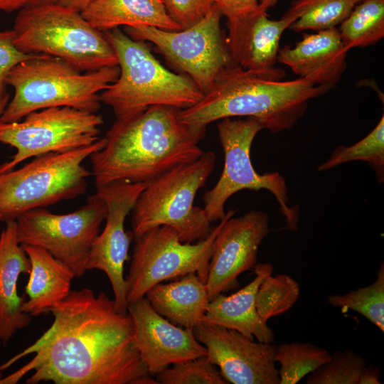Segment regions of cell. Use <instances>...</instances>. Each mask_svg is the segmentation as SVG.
I'll return each mask as SVG.
<instances>
[{
    "instance_id": "10",
    "label": "cell",
    "mask_w": 384,
    "mask_h": 384,
    "mask_svg": "<svg viewBox=\"0 0 384 384\" xmlns=\"http://www.w3.org/2000/svg\"><path fill=\"white\" fill-rule=\"evenodd\" d=\"M236 210L225 213L210 235L196 243L180 240L172 228H154L134 240L129 273L125 278L127 303L144 297L153 286L196 273L206 282L213 241L223 223Z\"/></svg>"
},
{
    "instance_id": "16",
    "label": "cell",
    "mask_w": 384,
    "mask_h": 384,
    "mask_svg": "<svg viewBox=\"0 0 384 384\" xmlns=\"http://www.w3.org/2000/svg\"><path fill=\"white\" fill-rule=\"evenodd\" d=\"M269 233V215L252 210L227 219L213 244L206 282L208 300L239 286L238 277L257 264L259 247Z\"/></svg>"
},
{
    "instance_id": "19",
    "label": "cell",
    "mask_w": 384,
    "mask_h": 384,
    "mask_svg": "<svg viewBox=\"0 0 384 384\" xmlns=\"http://www.w3.org/2000/svg\"><path fill=\"white\" fill-rule=\"evenodd\" d=\"M348 50L336 28L304 33L293 47L279 48L277 62L314 85L334 88L346 68Z\"/></svg>"
},
{
    "instance_id": "2",
    "label": "cell",
    "mask_w": 384,
    "mask_h": 384,
    "mask_svg": "<svg viewBox=\"0 0 384 384\" xmlns=\"http://www.w3.org/2000/svg\"><path fill=\"white\" fill-rule=\"evenodd\" d=\"M179 110L155 105L116 119L106 133L105 146L90 156L96 187L117 181L146 183L201 156L204 151L198 144L206 127L182 122Z\"/></svg>"
},
{
    "instance_id": "33",
    "label": "cell",
    "mask_w": 384,
    "mask_h": 384,
    "mask_svg": "<svg viewBox=\"0 0 384 384\" xmlns=\"http://www.w3.org/2000/svg\"><path fill=\"white\" fill-rule=\"evenodd\" d=\"M169 16L182 29L201 20L211 9L213 0H163Z\"/></svg>"
},
{
    "instance_id": "26",
    "label": "cell",
    "mask_w": 384,
    "mask_h": 384,
    "mask_svg": "<svg viewBox=\"0 0 384 384\" xmlns=\"http://www.w3.org/2000/svg\"><path fill=\"white\" fill-rule=\"evenodd\" d=\"M356 0H295L286 12L297 20L289 28L294 32L336 28L351 14Z\"/></svg>"
},
{
    "instance_id": "8",
    "label": "cell",
    "mask_w": 384,
    "mask_h": 384,
    "mask_svg": "<svg viewBox=\"0 0 384 384\" xmlns=\"http://www.w3.org/2000/svg\"><path fill=\"white\" fill-rule=\"evenodd\" d=\"M105 143L103 137L72 151L36 156L18 169L0 174L1 221L85 193L92 172L83 161Z\"/></svg>"
},
{
    "instance_id": "28",
    "label": "cell",
    "mask_w": 384,
    "mask_h": 384,
    "mask_svg": "<svg viewBox=\"0 0 384 384\" xmlns=\"http://www.w3.org/2000/svg\"><path fill=\"white\" fill-rule=\"evenodd\" d=\"M363 161L373 169L377 181H384V116L363 139L350 146H339L330 157L318 167L325 171L346 162Z\"/></svg>"
},
{
    "instance_id": "6",
    "label": "cell",
    "mask_w": 384,
    "mask_h": 384,
    "mask_svg": "<svg viewBox=\"0 0 384 384\" xmlns=\"http://www.w3.org/2000/svg\"><path fill=\"white\" fill-rule=\"evenodd\" d=\"M13 31L21 51L60 58L81 72L118 65L104 32L81 13L55 3L26 6L19 10Z\"/></svg>"
},
{
    "instance_id": "32",
    "label": "cell",
    "mask_w": 384,
    "mask_h": 384,
    "mask_svg": "<svg viewBox=\"0 0 384 384\" xmlns=\"http://www.w3.org/2000/svg\"><path fill=\"white\" fill-rule=\"evenodd\" d=\"M156 381L161 384L228 383L206 356L174 364L156 373Z\"/></svg>"
},
{
    "instance_id": "4",
    "label": "cell",
    "mask_w": 384,
    "mask_h": 384,
    "mask_svg": "<svg viewBox=\"0 0 384 384\" xmlns=\"http://www.w3.org/2000/svg\"><path fill=\"white\" fill-rule=\"evenodd\" d=\"M119 75L118 65L81 72L60 58L38 54L9 73L6 85L14 88V95L0 114V122H18L33 111L52 107L97 113L100 92Z\"/></svg>"
},
{
    "instance_id": "5",
    "label": "cell",
    "mask_w": 384,
    "mask_h": 384,
    "mask_svg": "<svg viewBox=\"0 0 384 384\" xmlns=\"http://www.w3.org/2000/svg\"><path fill=\"white\" fill-rule=\"evenodd\" d=\"M119 68L117 79L100 92L116 119L129 118L155 105L192 107L204 94L183 75L174 73L152 55L146 41L132 39L119 28L104 31Z\"/></svg>"
},
{
    "instance_id": "35",
    "label": "cell",
    "mask_w": 384,
    "mask_h": 384,
    "mask_svg": "<svg viewBox=\"0 0 384 384\" xmlns=\"http://www.w3.org/2000/svg\"><path fill=\"white\" fill-rule=\"evenodd\" d=\"M222 16L228 20L238 18L256 10L259 0H213Z\"/></svg>"
},
{
    "instance_id": "44",
    "label": "cell",
    "mask_w": 384,
    "mask_h": 384,
    "mask_svg": "<svg viewBox=\"0 0 384 384\" xmlns=\"http://www.w3.org/2000/svg\"><path fill=\"white\" fill-rule=\"evenodd\" d=\"M0 221H1V218H0Z\"/></svg>"
},
{
    "instance_id": "38",
    "label": "cell",
    "mask_w": 384,
    "mask_h": 384,
    "mask_svg": "<svg viewBox=\"0 0 384 384\" xmlns=\"http://www.w3.org/2000/svg\"><path fill=\"white\" fill-rule=\"evenodd\" d=\"M27 6V0H0V11L11 13Z\"/></svg>"
},
{
    "instance_id": "29",
    "label": "cell",
    "mask_w": 384,
    "mask_h": 384,
    "mask_svg": "<svg viewBox=\"0 0 384 384\" xmlns=\"http://www.w3.org/2000/svg\"><path fill=\"white\" fill-rule=\"evenodd\" d=\"M327 302L343 310L351 309L361 314L384 331V263L381 262L376 279L370 285L351 290L345 294H333Z\"/></svg>"
},
{
    "instance_id": "24",
    "label": "cell",
    "mask_w": 384,
    "mask_h": 384,
    "mask_svg": "<svg viewBox=\"0 0 384 384\" xmlns=\"http://www.w3.org/2000/svg\"><path fill=\"white\" fill-rule=\"evenodd\" d=\"M81 14L103 32L120 26L182 29L168 14L163 0H93Z\"/></svg>"
},
{
    "instance_id": "17",
    "label": "cell",
    "mask_w": 384,
    "mask_h": 384,
    "mask_svg": "<svg viewBox=\"0 0 384 384\" xmlns=\"http://www.w3.org/2000/svg\"><path fill=\"white\" fill-rule=\"evenodd\" d=\"M134 327V343L149 373L156 374L171 364L206 356V348L193 329L176 326L158 314L144 297L129 303Z\"/></svg>"
},
{
    "instance_id": "3",
    "label": "cell",
    "mask_w": 384,
    "mask_h": 384,
    "mask_svg": "<svg viewBox=\"0 0 384 384\" xmlns=\"http://www.w3.org/2000/svg\"><path fill=\"white\" fill-rule=\"evenodd\" d=\"M331 88L298 78L271 80L235 64L225 68L210 90L191 107L180 110V120L188 125L207 127L228 117H252L265 129L277 133L292 129L304 116L311 99Z\"/></svg>"
},
{
    "instance_id": "41",
    "label": "cell",
    "mask_w": 384,
    "mask_h": 384,
    "mask_svg": "<svg viewBox=\"0 0 384 384\" xmlns=\"http://www.w3.org/2000/svg\"><path fill=\"white\" fill-rule=\"evenodd\" d=\"M10 96L9 93H7L4 98L0 101V114L7 105L9 101Z\"/></svg>"
},
{
    "instance_id": "36",
    "label": "cell",
    "mask_w": 384,
    "mask_h": 384,
    "mask_svg": "<svg viewBox=\"0 0 384 384\" xmlns=\"http://www.w3.org/2000/svg\"><path fill=\"white\" fill-rule=\"evenodd\" d=\"M380 375L378 367L366 365L361 373L358 384H380Z\"/></svg>"
},
{
    "instance_id": "37",
    "label": "cell",
    "mask_w": 384,
    "mask_h": 384,
    "mask_svg": "<svg viewBox=\"0 0 384 384\" xmlns=\"http://www.w3.org/2000/svg\"><path fill=\"white\" fill-rule=\"evenodd\" d=\"M93 0H56L62 6L82 13Z\"/></svg>"
},
{
    "instance_id": "14",
    "label": "cell",
    "mask_w": 384,
    "mask_h": 384,
    "mask_svg": "<svg viewBox=\"0 0 384 384\" xmlns=\"http://www.w3.org/2000/svg\"><path fill=\"white\" fill-rule=\"evenodd\" d=\"M145 183L117 181L97 187V193L105 201L107 213L105 226L95 238L87 261L86 270H100L107 276L117 308L127 312L124 265L128 259L132 231H125L124 222Z\"/></svg>"
},
{
    "instance_id": "23",
    "label": "cell",
    "mask_w": 384,
    "mask_h": 384,
    "mask_svg": "<svg viewBox=\"0 0 384 384\" xmlns=\"http://www.w3.org/2000/svg\"><path fill=\"white\" fill-rule=\"evenodd\" d=\"M144 297L161 316L188 329L201 322L209 302L206 283L196 273L168 284L159 283Z\"/></svg>"
},
{
    "instance_id": "34",
    "label": "cell",
    "mask_w": 384,
    "mask_h": 384,
    "mask_svg": "<svg viewBox=\"0 0 384 384\" xmlns=\"http://www.w3.org/2000/svg\"><path fill=\"white\" fill-rule=\"evenodd\" d=\"M14 36L13 29L0 31V101L8 93L6 78L10 71L18 63L38 55L19 50L14 43Z\"/></svg>"
},
{
    "instance_id": "40",
    "label": "cell",
    "mask_w": 384,
    "mask_h": 384,
    "mask_svg": "<svg viewBox=\"0 0 384 384\" xmlns=\"http://www.w3.org/2000/svg\"><path fill=\"white\" fill-rule=\"evenodd\" d=\"M56 0H27V6L55 4Z\"/></svg>"
},
{
    "instance_id": "9",
    "label": "cell",
    "mask_w": 384,
    "mask_h": 384,
    "mask_svg": "<svg viewBox=\"0 0 384 384\" xmlns=\"http://www.w3.org/2000/svg\"><path fill=\"white\" fill-rule=\"evenodd\" d=\"M217 128L224 153V166L217 183L203 196V209L209 221L220 220L225 216V203L235 193L243 189H265L276 198L286 223L285 228L296 231L299 208L287 205L289 196L285 178L278 172L260 174L251 162L252 142L257 134L265 129L261 121L252 117H228L220 119Z\"/></svg>"
},
{
    "instance_id": "30",
    "label": "cell",
    "mask_w": 384,
    "mask_h": 384,
    "mask_svg": "<svg viewBox=\"0 0 384 384\" xmlns=\"http://www.w3.org/2000/svg\"><path fill=\"white\" fill-rule=\"evenodd\" d=\"M300 294L299 283L287 274H272L260 284L255 297V306L259 316L266 322L288 311Z\"/></svg>"
},
{
    "instance_id": "31",
    "label": "cell",
    "mask_w": 384,
    "mask_h": 384,
    "mask_svg": "<svg viewBox=\"0 0 384 384\" xmlns=\"http://www.w3.org/2000/svg\"><path fill=\"white\" fill-rule=\"evenodd\" d=\"M366 359L348 349L336 351L331 359L309 373L306 384H358Z\"/></svg>"
},
{
    "instance_id": "13",
    "label": "cell",
    "mask_w": 384,
    "mask_h": 384,
    "mask_svg": "<svg viewBox=\"0 0 384 384\" xmlns=\"http://www.w3.org/2000/svg\"><path fill=\"white\" fill-rule=\"evenodd\" d=\"M107 213L106 203L97 193L72 213L55 214L44 208H35L16 218L18 240L22 246L44 249L80 277L87 271L92 245Z\"/></svg>"
},
{
    "instance_id": "27",
    "label": "cell",
    "mask_w": 384,
    "mask_h": 384,
    "mask_svg": "<svg viewBox=\"0 0 384 384\" xmlns=\"http://www.w3.org/2000/svg\"><path fill=\"white\" fill-rule=\"evenodd\" d=\"M331 358V354L325 348L306 342L277 346L274 361L280 365L279 384L297 383Z\"/></svg>"
},
{
    "instance_id": "15",
    "label": "cell",
    "mask_w": 384,
    "mask_h": 384,
    "mask_svg": "<svg viewBox=\"0 0 384 384\" xmlns=\"http://www.w3.org/2000/svg\"><path fill=\"white\" fill-rule=\"evenodd\" d=\"M207 349L208 361L233 384H279L274 355L277 346L255 341L226 327L201 322L193 329Z\"/></svg>"
},
{
    "instance_id": "20",
    "label": "cell",
    "mask_w": 384,
    "mask_h": 384,
    "mask_svg": "<svg viewBox=\"0 0 384 384\" xmlns=\"http://www.w3.org/2000/svg\"><path fill=\"white\" fill-rule=\"evenodd\" d=\"M255 277L243 288L225 296L222 293L207 304L201 322L234 329L260 342L272 343L274 332L258 314L255 297L262 279L272 274L271 263H258L254 267Z\"/></svg>"
},
{
    "instance_id": "22",
    "label": "cell",
    "mask_w": 384,
    "mask_h": 384,
    "mask_svg": "<svg viewBox=\"0 0 384 384\" xmlns=\"http://www.w3.org/2000/svg\"><path fill=\"white\" fill-rule=\"evenodd\" d=\"M22 246V245H21ZM31 262L29 279L25 287L28 299L21 310L31 316L50 311L61 303L71 291L73 272L39 247L23 246Z\"/></svg>"
},
{
    "instance_id": "42",
    "label": "cell",
    "mask_w": 384,
    "mask_h": 384,
    "mask_svg": "<svg viewBox=\"0 0 384 384\" xmlns=\"http://www.w3.org/2000/svg\"><path fill=\"white\" fill-rule=\"evenodd\" d=\"M1 379V370L0 368V380Z\"/></svg>"
},
{
    "instance_id": "11",
    "label": "cell",
    "mask_w": 384,
    "mask_h": 384,
    "mask_svg": "<svg viewBox=\"0 0 384 384\" xmlns=\"http://www.w3.org/2000/svg\"><path fill=\"white\" fill-rule=\"evenodd\" d=\"M222 14L214 4L194 25L180 31L154 27H124L134 40L152 43L166 60L186 73L205 95L218 75L235 65L220 27Z\"/></svg>"
},
{
    "instance_id": "7",
    "label": "cell",
    "mask_w": 384,
    "mask_h": 384,
    "mask_svg": "<svg viewBox=\"0 0 384 384\" xmlns=\"http://www.w3.org/2000/svg\"><path fill=\"white\" fill-rule=\"evenodd\" d=\"M215 160L214 152H204L198 159L178 165L146 183L132 210L134 240L160 225L174 229L182 242L206 239L213 227L203 208L193 203Z\"/></svg>"
},
{
    "instance_id": "25",
    "label": "cell",
    "mask_w": 384,
    "mask_h": 384,
    "mask_svg": "<svg viewBox=\"0 0 384 384\" xmlns=\"http://www.w3.org/2000/svg\"><path fill=\"white\" fill-rule=\"evenodd\" d=\"M359 3L338 28L348 50L374 45L384 36V0H363Z\"/></svg>"
},
{
    "instance_id": "18",
    "label": "cell",
    "mask_w": 384,
    "mask_h": 384,
    "mask_svg": "<svg viewBox=\"0 0 384 384\" xmlns=\"http://www.w3.org/2000/svg\"><path fill=\"white\" fill-rule=\"evenodd\" d=\"M297 20L287 13L279 20L269 18L260 6L244 16L228 20V46L234 62L261 78L280 80L283 70L277 68L282 33Z\"/></svg>"
},
{
    "instance_id": "43",
    "label": "cell",
    "mask_w": 384,
    "mask_h": 384,
    "mask_svg": "<svg viewBox=\"0 0 384 384\" xmlns=\"http://www.w3.org/2000/svg\"><path fill=\"white\" fill-rule=\"evenodd\" d=\"M361 1H363V0H356L357 3H359Z\"/></svg>"
},
{
    "instance_id": "21",
    "label": "cell",
    "mask_w": 384,
    "mask_h": 384,
    "mask_svg": "<svg viewBox=\"0 0 384 384\" xmlns=\"http://www.w3.org/2000/svg\"><path fill=\"white\" fill-rule=\"evenodd\" d=\"M30 270V260L18 240L16 221H7L0 234V343L4 346L31 321L21 310L23 298L17 294L19 275Z\"/></svg>"
},
{
    "instance_id": "12",
    "label": "cell",
    "mask_w": 384,
    "mask_h": 384,
    "mask_svg": "<svg viewBox=\"0 0 384 384\" xmlns=\"http://www.w3.org/2000/svg\"><path fill=\"white\" fill-rule=\"evenodd\" d=\"M24 120L0 122V142L16 149L0 165V174L22 161L48 153H63L90 145L100 137L102 116L70 107L33 111Z\"/></svg>"
},
{
    "instance_id": "39",
    "label": "cell",
    "mask_w": 384,
    "mask_h": 384,
    "mask_svg": "<svg viewBox=\"0 0 384 384\" xmlns=\"http://www.w3.org/2000/svg\"><path fill=\"white\" fill-rule=\"evenodd\" d=\"M277 2V0H259V6L264 10L267 11L274 6Z\"/></svg>"
},
{
    "instance_id": "1",
    "label": "cell",
    "mask_w": 384,
    "mask_h": 384,
    "mask_svg": "<svg viewBox=\"0 0 384 384\" xmlns=\"http://www.w3.org/2000/svg\"><path fill=\"white\" fill-rule=\"evenodd\" d=\"M50 312V327L0 368L31 353L33 358L0 384L16 383L31 370L28 384H137L149 374L134 343L129 314L120 311L105 292L71 290Z\"/></svg>"
}]
</instances>
